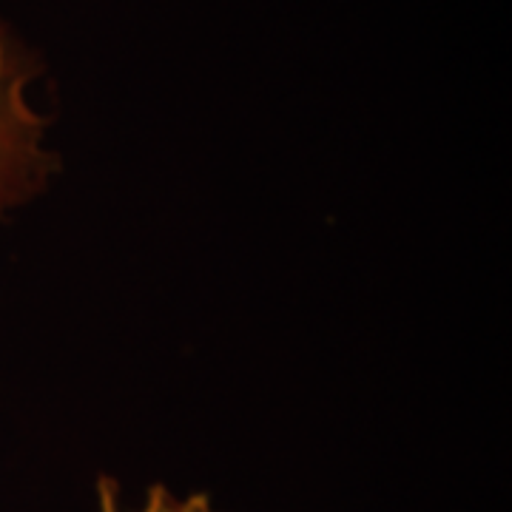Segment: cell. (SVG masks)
Listing matches in <instances>:
<instances>
[{
  "mask_svg": "<svg viewBox=\"0 0 512 512\" xmlns=\"http://www.w3.org/2000/svg\"><path fill=\"white\" fill-rule=\"evenodd\" d=\"M35 63L0 23V220L49 185L57 154L46 148V117L29 100Z\"/></svg>",
  "mask_w": 512,
  "mask_h": 512,
  "instance_id": "1",
  "label": "cell"
},
{
  "mask_svg": "<svg viewBox=\"0 0 512 512\" xmlns=\"http://www.w3.org/2000/svg\"><path fill=\"white\" fill-rule=\"evenodd\" d=\"M97 501L100 512H126L120 507V484L111 476H103L97 481ZM137 512H214L208 493L174 495L165 484H151L146 493V501Z\"/></svg>",
  "mask_w": 512,
  "mask_h": 512,
  "instance_id": "2",
  "label": "cell"
}]
</instances>
